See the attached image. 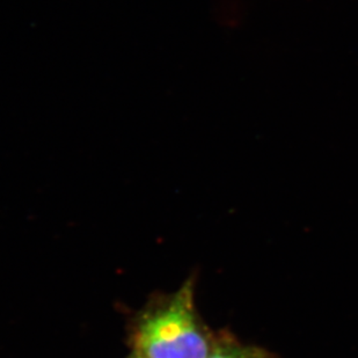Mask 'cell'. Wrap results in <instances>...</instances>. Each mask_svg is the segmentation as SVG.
<instances>
[{
  "instance_id": "6da1fadb",
  "label": "cell",
  "mask_w": 358,
  "mask_h": 358,
  "mask_svg": "<svg viewBox=\"0 0 358 358\" xmlns=\"http://www.w3.org/2000/svg\"><path fill=\"white\" fill-rule=\"evenodd\" d=\"M190 278L171 294H156L129 324V341L141 358H206L210 331L199 318Z\"/></svg>"
},
{
  "instance_id": "7a4b0ae2",
  "label": "cell",
  "mask_w": 358,
  "mask_h": 358,
  "mask_svg": "<svg viewBox=\"0 0 358 358\" xmlns=\"http://www.w3.org/2000/svg\"><path fill=\"white\" fill-rule=\"evenodd\" d=\"M206 358H280L260 345H247L229 331H213L211 347Z\"/></svg>"
},
{
  "instance_id": "3957f363",
  "label": "cell",
  "mask_w": 358,
  "mask_h": 358,
  "mask_svg": "<svg viewBox=\"0 0 358 358\" xmlns=\"http://www.w3.org/2000/svg\"><path fill=\"white\" fill-rule=\"evenodd\" d=\"M129 358H141V357H139V356L136 355V354H132V355L130 356V357H129Z\"/></svg>"
}]
</instances>
